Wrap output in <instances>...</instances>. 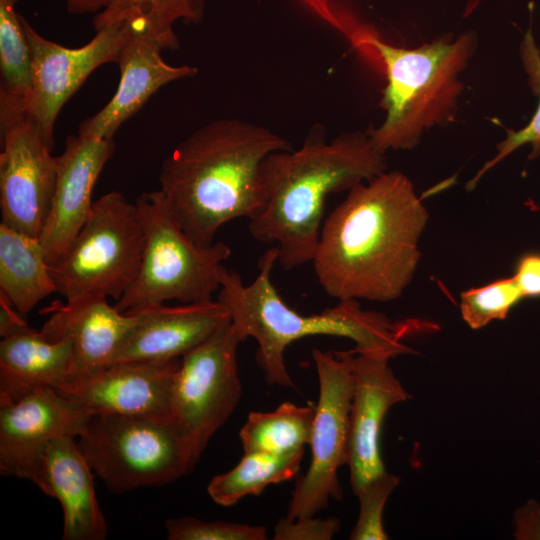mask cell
I'll return each mask as SVG.
<instances>
[{
	"mask_svg": "<svg viewBox=\"0 0 540 540\" xmlns=\"http://www.w3.org/2000/svg\"><path fill=\"white\" fill-rule=\"evenodd\" d=\"M427 220L426 207L401 172L354 186L323 222L312 260L319 284L338 300L400 297L416 271Z\"/></svg>",
	"mask_w": 540,
	"mask_h": 540,
	"instance_id": "obj_1",
	"label": "cell"
},
{
	"mask_svg": "<svg viewBox=\"0 0 540 540\" xmlns=\"http://www.w3.org/2000/svg\"><path fill=\"white\" fill-rule=\"evenodd\" d=\"M290 149L288 140L261 125L214 120L183 139L164 159L159 190L191 240L209 246L221 226L257 213L262 203V162L274 152Z\"/></svg>",
	"mask_w": 540,
	"mask_h": 540,
	"instance_id": "obj_2",
	"label": "cell"
},
{
	"mask_svg": "<svg viewBox=\"0 0 540 540\" xmlns=\"http://www.w3.org/2000/svg\"><path fill=\"white\" fill-rule=\"evenodd\" d=\"M385 170L384 153L368 133L342 134L330 142L310 135L300 148L274 152L262 162V203L249 219V231L277 248L285 270L312 262L327 197Z\"/></svg>",
	"mask_w": 540,
	"mask_h": 540,
	"instance_id": "obj_3",
	"label": "cell"
},
{
	"mask_svg": "<svg viewBox=\"0 0 540 540\" xmlns=\"http://www.w3.org/2000/svg\"><path fill=\"white\" fill-rule=\"evenodd\" d=\"M278 250H266L258 262L253 282L244 285L241 276L224 265L221 269L218 301L228 311L242 341L253 337L256 359L269 385L294 387L284 359L285 349L294 341L317 335L349 338L354 353L385 354L391 358L413 352L402 343L422 327L412 320L393 323L384 314L363 310L355 299L339 300L321 313L302 315L281 298L271 280Z\"/></svg>",
	"mask_w": 540,
	"mask_h": 540,
	"instance_id": "obj_4",
	"label": "cell"
},
{
	"mask_svg": "<svg viewBox=\"0 0 540 540\" xmlns=\"http://www.w3.org/2000/svg\"><path fill=\"white\" fill-rule=\"evenodd\" d=\"M355 37L382 62L387 79L380 102L386 117L367 132L377 150L411 149L423 132L454 114L463 88L458 77L475 46L471 34L415 49L390 45L367 31Z\"/></svg>",
	"mask_w": 540,
	"mask_h": 540,
	"instance_id": "obj_5",
	"label": "cell"
},
{
	"mask_svg": "<svg viewBox=\"0 0 540 540\" xmlns=\"http://www.w3.org/2000/svg\"><path fill=\"white\" fill-rule=\"evenodd\" d=\"M135 204L144 237L141 266L114 306L126 312L168 300L211 301L220 288L230 247L220 241L205 247L193 242L171 215L160 190L143 192Z\"/></svg>",
	"mask_w": 540,
	"mask_h": 540,
	"instance_id": "obj_6",
	"label": "cell"
},
{
	"mask_svg": "<svg viewBox=\"0 0 540 540\" xmlns=\"http://www.w3.org/2000/svg\"><path fill=\"white\" fill-rule=\"evenodd\" d=\"M76 439L92 470L114 493L166 485L197 463L172 419L92 412Z\"/></svg>",
	"mask_w": 540,
	"mask_h": 540,
	"instance_id": "obj_7",
	"label": "cell"
},
{
	"mask_svg": "<svg viewBox=\"0 0 540 540\" xmlns=\"http://www.w3.org/2000/svg\"><path fill=\"white\" fill-rule=\"evenodd\" d=\"M143 242L136 204L120 192L104 194L93 202L68 251L51 266L56 292L67 304L108 297L118 301L138 275Z\"/></svg>",
	"mask_w": 540,
	"mask_h": 540,
	"instance_id": "obj_8",
	"label": "cell"
},
{
	"mask_svg": "<svg viewBox=\"0 0 540 540\" xmlns=\"http://www.w3.org/2000/svg\"><path fill=\"white\" fill-rule=\"evenodd\" d=\"M319 381V399L309 445L311 462L296 482L288 505L289 519L314 516L330 499L342 498L338 470L347 465L349 418L354 391L350 351L313 349Z\"/></svg>",
	"mask_w": 540,
	"mask_h": 540,
	"instance_id": "obj_9",
	"label": "cell"
},
{
	"mask_svg": "<svg viewBox=\"0 0 540 540\" xmlns=\"http://www.w3.org/2000/svg\"><path fill=\"white\" fill-rule=\"evenodd\" d=\"M240 342L238 332L229 322L181 357L171 394V419L188 442L196 462L240 401Z\"/></svg>",
	"mask_w": 540,
	"mask_h": 540,
	"instance_id": "obj_10",
	"label": "cell"
},
{
	"mask_svg": "<svg viewBox=\"0 0 540 540\" xmlns=\"http://www.w3.org/2000/svg\"><path fill=\"white\" fill-rule=\"evenodd\" d=\"M92 411L47 386L0 397V470L44 487V461L57 436L77 438Z\"/></svg>",
	"mask_w": 540,
	"mask_h": 540,
	"instance_id": "obj_11",
	"label": "cell"
},
{
	"mask_svg": "<svg viewBox=\"0 0 540 540\" xmlns=\"http://www.w3.org/2000/svg\"><path fill=\"white\" fill-rule=\"evenodd\" d=\"M21 21L33 67V89L27 113L53 149L54 125L62 107L95 69L118 62L130 35V22L121 20L109 24L96 31L84 46L67 48L41 36L22 16Z\"/></svg>",
	"mask_w": 540,
	"mask_h": 540,
	"instance_id": "obj_12",
	"label": "cell"
},
{
	"mask_svg": "<svg viewBox=\"0 0 540 540\" xmlns=\"http://www.w3.org/2000/svg\"><path fill=\"white\" fill-rule=\"evenodd\" d=\"M1 223L39 238L57 180V157L34 119L23 113L0 124Z\"/></svg>",
	"mask_w": 540,
	"mask_h": 540,
	"instance_id": "obj_13",
	"label": "cell"
},
{
	"mask_svg": "<svg viewBox=\"0 0 540 540\" xmlns=\"http://www.w3.org/2000/svg\"><path fill=\"white\" fill-rule=\"evenodd\" d=\"M125 20H129L131 29L117 62L120 68L117 90L100 111L80 124L78 134L114 139L119 127L133 117L161 87L198 73L196 67L171 66L162 59L163 50L179 48L173 27L144 15Z\"/></svg>",
	"mask_w": 540,
	"mask_h": 540,
	"instance_id": "obj_14",
	"label": "cell"
},
{
	"mask_svg": "<svg viewBox=\"0 0 540 540\" xmlns=\"http://www.w3.org/2000/svg\"><path fill=\"white\" fill-rule=\"evenodd\" d=\"M181 358L109 364L67 380L57 390L92 412L171 419V394Z\"/></svg>",
	"mask_w": 540,
	"mask_h": 540,
	"instance_id": "obj_15",
	"label": "cell"
},
{
	"mask_svg": "<svg viewBox=\"0 0 540 540\" xmlns=\"http://www.w3.org/2000/svg\"><path fill=\"white\" fill-rule=\"evenodd\" d=\"M350 352L354 391L347 465L356 495L367 483L386 472L379 445L382 424L389 409L410 396L389 367L390 356Z\"/></svg>",
	"mask_w": 540,
	"mask_h": 540,
	"instance_id": "obj_16",
	"label": "cell"
},
{
	"mask_svg": "<svg viewBox=\"0 0 540 540\" xmlns=\"http://www.w3.org/2000/svg\"><path fill=\"white\" fill-rule=\"evenodd\" d=\"M114 151V139L81 134L66 138L64 151L57 156L51 209L38 238L50 266L62 259L85 224L94 185Z\"/></svg>",
	"mask_w": 540,
	"mask_h": 540,
	"instance_id": "obj_17",
	"label": "cell"
},
{
	"mask_svg": "<svg viewBox=\"0 0 540 540\" xmlns=\"http://www.w3.org/2000/svg\"><path fill=\"white\" fill-rule=\"evenodd\" d=\"M132 310L139 312L140 319L110 364L181 358L231 322L228 311L218 300L173 307L152 304L128 311Z\"/></svg>",
	"mask_w": 540,
	"mask_h": 540,
	"instance_id": "obj_18",
	"label": "cell"
},
{
	"mask_svg": "<svg viewBox=\"0 0 540 540\" xmlns=\"http://www.w3.org/2000/svg\"><path fill=\"white\" fill-rule=\"evenodd\" d=\"M41 312L50 314L40 331L42 335L49 341L67 338L72 344L73 357L67 380L109 365L124 338L140 319L138 311L121 312L109 305L107 298L75 304L54 301Z\"/></svg>",
	"mask_w": 540,
	"mask_h": 540,
	"instance_id": "obj_19",
	"label": "cell"
},
{
	"mask_svg": "<svg viewBox=\"0 0 540 540\" xmlns=\"http://www.w3.org/2000/svg\"><path fill=\"white\" fill-rule=\"evenodd\" d=\"M92 468L75 437L61 435L49 444L42 492L56 498L64 514L63 540H103L108 526L96 499Z\"/></svg>",
	"mask_w": 540,
	"mask_h": 540,
	"instance_id": "obj_20",
	"label": "cell"
},
{
	"mask_svg": "<svg viewBox=\"0 0 540 540\" xmlns=\"http://www.w3.org/2000/svg\"><path fill=\"white\" fill-rule=\"evenodd\" d=\"M73 350L69 339L47 340L29 328L0 342V397L18 395L47 386L61 387L67 380Z\"/></svg>",
	"mask_w": 540,
	"mask_h": 540,
	"instance_id": "obj_21",
	"label": "cell"
},
{
	"mask_svg": "<svg viewBox=\"0 0 540 540\" xmlns=\"http://www.w3.org/2000/svg\"><path fill=\"white\" fill-rule=\"evenodd\" d=\"M0 292L21 314L56 292L51 266L38 238L0 223Z\"/></svg>",
	"mask_w": 540,
	"mask_h": 540,
	"instance_id": "obj_22",
	"label": "cell"
},
{
	"mask_svg": "<svg viewBox=\"0 0 540 540\" xmlns=\"http://www.w3.org/2000/svg\"><path fill=\"white\" fill-rule=\"evenodd\" d=\"M17 1L0 0V124L27 113L33 89L31 52Z\"/></svg>",
	"mask_w": 540,
	"mask_h": 540,
	"instance_id": "obj_23",
	"label": "cell"
},
{
	"mask_svg": "<svg viewBox=\"0 0 540 540\" xmlns=\"http://www.w3.org/2000/svg\"><path fill=\"white\" fill-rule=\"evenodd\" d=\"M316 407L283 402L270 412H250L239 432L244 453L289 454L310 443Z\"/></svg>",
	"mask_w": 540,
	"mask_h": 540,
	"instance_id": "obj_24",
	"label": "cell"
},
{
	"mask_svg": "<svg viewBox=\"0 0 540 540\" xmlns=\"http://www.w3.org/2000/svg\"><path fill=\"white\" fill-rule=\"evenodd\" d=\"M304 450L275 455L244 453L231 470L211 479L207 492L221 506H232L249 495H259L270 484L294 478L300 469Z\"/></svg>",
	"mask_w": 540,
	"mask_h": 540,
	"instance_id": "obj_25",
	"label": "cell"
},
{
	"mask_svg": "<svg viewBox=\"0 0 540 540\" xmlns=\"http://www.w3.org/2000/svg\"><path fill=\"white\" fill-rule=\"evenodd\" d=\"M520 57L529 85L534 95L538 97L537 109L526 126L519 130L508 131L506 138L498 144V151L495 156L487 161L468 182L467 188L469 190L477 185L478 181L487 171L496 166L517 148L525 144H530L532 146L530 157H537L540 154V50L531 28L527 30L520 43Z\"/></svg>",
	"mask_w": 540,
	"mask_h": 540,
	"instance_id": "obj_26",
	"label": "cell"
},
{
	"mask_svg": "<svg viewBox=\"0 0 540 540\" xmlns=\"http://www.w3.org/2000/svg\"><path fill=\"white\" fill-rule=\"evenodd\" d=\"M205 0H109L93 19L96 31L134 15H145L169 26L182 20L198 23L204 15Z\"/></svg>",
	"mask_w": 540,
	"mask_h": 540,
	"instance_id": "obj_27",
	"label": "cell"
},
{
	"mask_svg": "<svg viewBox=\"0 0 540 540\" xmlns=\"http://www.w3.org/2000/svg\"><path fill=\"white\" fill-rule=\"evenodd\" d=\"M523 298L514 276L498 279L462 292L461 315L469 327L480 329L494 320L505 319Z\"/></svg>",
	"mask_w": 540,
	"mask_h": 540,
	"instance_id": "obj_28",
	"label": "cell"
},
{
	"mask_svg": "<svg viewBox=\"0 0 540 540\" xmlns=\"http://www.w3.org/2000/svg\"><path fill=\"white\" fill-rule=\"evenodd\" d=\"M398 476L387 471L367 483L356 496L360 508L357 522L350 533L351 540H386L383 526V510L386 502L398 486Z\"/></svg>",
	"mask_w": 540,
	"mask_h": 540,
	"instance_id": "obj_29",
	"label": "cell"
},
{
	"mask_svg": "<svg viewBox=\"0 0 540 540\" xmlns=\"http://www.w3.org/2000/svg\"><path fill=\"white\" fill-rule=\"evenodd\" d=\"M169 540H265V526L229 521H204L194 517L170 518L165 522Z\"/></svg>",
	"mask_w": 540,
	"mask_h": 540,
	"instance_id": "obj_30",
	"label": "cell"
},
{
	"mask_svg": "<svg viewBox=\"0 0 540 540\" xmlns=\"http://www.w3.org/2000/svg\"><path fill=\"white\" fill-rule=\"evenodd\" d=\"M340 528L337 518H314V516L280 519L274 527L275 540H329Z\"/></svg>",
	"mask_w": 540,
	"mask_h": 540,
	"instance_id": "obj_31",
	"label": "cell"
},
{
	"mask_svg": "<svg viewBox=\"0 0 540 540\" xmlns=\"http://www.w3.org/2000/svg\"><path fill=\"white\" fill-rule=\"evenodd\" d=\"M513 523L517 540H540V503L528 500L515 511Z\"/></svg>",
	"mask_w": 540,
	"mask_h": 540,
	"instance_id": "obj_32",
	"label": "cell"
},
{
	"mask_svg": "<svg viewBox=\"0 0 540 540\" xmlns=\"http://www.w3.org/2000/svg\"><path fill=\"white\" fill-rule=\"evenodd\" d=\"M514 277L523 297H540V254L523 255L516 267Z\"/></svg>",
	"mask_w": 540,
	"mask_h": 540,
	"instance_id": "obj_33",
	"label": "cell"
},
{
	"mask_svg": "<svg viewBox=\"0 0 540 540\" xmlns=\"http://www.w3.org/2000/svg\"><path fill=\"white\" fill-rule=\"evenodd\" d=\"M13 307L11 301L0 292V335L3 338L30 328Z\"/></svg>",
	"mask_w": 540,
	"mask_h": 540,
	"instance_id": "obj_34",
	"label": "cell"
},
{
	"mask_svg": "<svg viewBox=\"0 0 540 540\" xmlns=\"http://www.w3.org/2000/svg\"><path fill=\"white\" fill-rule=\"evenodd\" d=\"M69 13L87 14L98 13L108 4L109 0H64Z\"/></svg>",
	"mask_w": 540,
	"mask_h": 540,
	"instance_id": "obj_35",
	"label": "cell"
}]
</instances>
